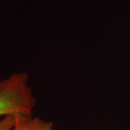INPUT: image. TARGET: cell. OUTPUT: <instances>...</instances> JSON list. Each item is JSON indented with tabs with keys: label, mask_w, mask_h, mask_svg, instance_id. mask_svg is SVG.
I'll use <instances>...</instances> for the list:
<instances>
[{
	"label": "cell",
	"mask_w": 130,
	"mask_h": 130,
	"mask_svg": "<svg viewBox=\"0 0 130 130\" xmlns=\"http://www.w3.org/2000/svg\"><path fill=\"white\" fill-rule=\"evenodd\" d=\"M36 102L27 73H14L0 80V116L32 115Z\"/></svg>",
	"instance_id": "cell-1"
},
{
	"label": "cell",
	"mask_w": 130,
	"mask_h": 130,
	"mask_svg": "<svg viewBox=\"0 0 130 130\" xmlns=\"http://www.w3.org/2000/svg\"><path fill=\"white\" fill-rule=\"evenodd\" d=\"M12 130H54L51 122L46 121L32 115L15 116V123Z\"/></svg>",
	"instance_id": "cell-2"
},
{
	"label": "cell",
	"mask_w": 130,
	"mask_h": 130,
	"mask_svg": "<svg viewBox=\"0 0 130 130\" xmlns=\"http://www.w3.org/2000/svg\"><path fill=\"white\" fill-rule=\"evenodd\" d=\"M15 123V116L8 115L0 120V130H12Z\"/></svg>",
	"instance_id": "cell-3"
}]
</instances>
